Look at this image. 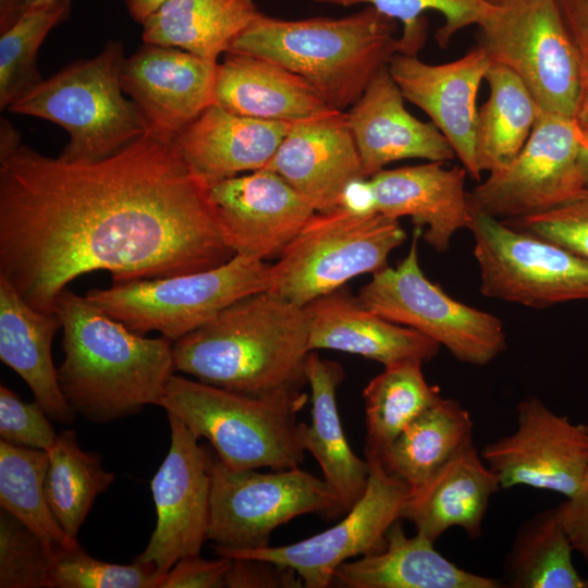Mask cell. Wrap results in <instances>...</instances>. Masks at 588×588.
I'll return each mask as SVG.
<instances>
[{
  "label": "cell",
  "mask_w": 588,
  "mask_h": 588,
  "mask_svg": "<svg viewBox=\"0 0 588 588\" xmlns=\"http://www.w3.org/2000/svg\"><path fill=\"white\" fill-rule=\"evenodd\" d=\"M469 230L485 297L537 309L588 302L587 259L481 213Z\"/></svg>",
  "instance_id": "cell-12"
},
{
  "label": "cell",
  "mask_w": 588,
  "mask_h": 588,
  "mask_svg": "<svg viewBox=\"0 0 588 588\" xmlns=\"http://www.w3.org/2000/svg\"><path fill=\"white\" fill-rule=\"evenodd\" d=\"M26 11V0H0V34L11 28Z\"/></svg>",
  "instance_id": "cell-48"
},
{
  "label": "cell",
  "mask_w": 588,
  "mask_h": 588,
  "mask_svg": "<svg viewBox=\"0 0 588 588\" xmlns=\"http://www.w3.org/2000/svg\"><path fill=\"white\" fill-rule=\"evenodd\" d=\"M270 284L271 264L235 255L216 268L113 283L90 290L85 297L138 334L159 332L175 342L237 299L269 290Z\"/></svg>",
  "instance_id": "cell-7"
},
{
  "label": "cell",
  "mask_w": 588,
  "mask_h": 588,
  "mask_svg": "<svg viewBox=\"0 0 588 588\" xmlns=\"http://www.w3.org/2000/svg\"><path fill=\"white\" fill-rule=\"evenodd\" d=\"M491 60L476 46L457 60L429 64L395 53L389 72L404 98L420 108L445 136L468 175L479 181L475 151L477 95Z\"/></svg>",
  "instance_id": "cell-19"
},
{
  "label": "cell",
  "mask_w": 588,
  "mask_h": 588,
  "mask_svg": "<svg viewBox=\"0 0 588 588\" xmlns=\"http://www.w3.org/2000/svg\"><path fill=\"white\" fill-rule=\"evenodd\" d=\"M500 488L497 476L470 441L422 486L409 491L402 518L433 542L451 527L477 539L490 499Z\"/></svg>",
  "instance_id": "cell-25"
},
{
  "label": "cell",
  "mask_w": 588,
  "mask_h": 588,
  "mask_svg": "<svg viewBox=\"0 0 588 588\" xmlns=\"http://www.w3.org/2000/svg\"><path fill=\"white\" fill-rule=\"evenodd\" d=\"M162 578L150 564L103 562L77 543L52 554L48 588H159Z\"/></svg>",
  "instance_id": "cell-39"
},
{
  "label": "cell",
  "mask_w": 588,
  "mask_h": 588,
  "mask_svg": "<svg viewBox=\"0 0 588 588\" xmlns=\"http://www.w3.org/2000/svg\"><path fill=\"white\" fill-rule=\"evenodd\" d=\"M260 13L255 0H168L142 24V37L217 62Z\"/></svg>",
  "instance_id": "cell-30"
},
{
  "label": "cell",
  "mask_w": 588,
  "mask_h": 588,
  "mask_svg": "<svg viewBox=\"0 0 588 588\" xmlns=\"http://www.w3.org/2000/svg\"><path fill=\"white\" fill-rule=\"evenodd\" d=\"M265 168L280 174L317 212L338 208L346 184L367 177L346 112L336 109L292 122Z\"/></svg>",
  "instance_id": "cell-20"
},
{
  "label": "cell",
  "mask_w": 588,
  "mask_h": 588,
  "mask_svg": "<svg viewBox=\"0 0 588 588\" xmlns=\"http://www.w3.org/2000/svg\"><path fill=\"white\" fill-rule=\"evenodd\" d=\"M53 0H26L27 3V10L30 8L39 7L46 3H49Z\"/></svg>",
  "instance_id": "cell-52"
},
{
  "label": "cell",
  "mask_w": 588,
  "mask_h": 588,
  "mask_svg": "<svg viewBox=\"0 0 588 588\" xmlns=\"http://www.w3.org/2000/svg\"><path fill=\"white\" fill-rule=\"evenodd\" d=\"M473 426L470 414L460 402L441 396L406 426L379 458L389 474L415 490L473 441Z\"/></svg>",
  "instance_id": "cell-31"
},
{
  "label": "cell",
  "mask_w": 588,
  "mask_h": 588,
  "mask_svg": "<svg viewBox=\"0 0 588 588\" xmlns=\"http://www.w3.org/2000/svg\"><path fill=\"white\" fill-rule=\"evenodd\" d=\"M404 100L387 65L346 112L367 177L403 159L446 162L456 157L439 128L412 115Z\"/></svg>",
  "instance_id": "cell-22"
},
{
  "label": "cell",
  "mask_w": 588,
  "mask_h": 588,
  "mask_svg": "<svg viewBox=\"0 0 588 588\" xmlns=\"http://www.w3.org/2000/svg\"><path fill=\"white\" fill-rule=\"evenodd\" d=\"M225 240L235 255L280 256L316 212L277 172L262 168L209 185Z\"/></svg>",
  "instance_id": "cell-17"
},
{
  "label": "cell",
  "mask_w": 588,
  "mask_h": 588,
  "mask_svg": "<svg viewBox=\"0 0 588 588\" xmlns=\"http://www.w3.org/2000/svg\"><path fill=\"white\" fill-rule=\"evenodd\" d=\"M421 366L417 360L387 366L365 387L366 456L380 457L406 426L441 397Z\"/></svg>",
  "instance_id": "cell-34"
},
{
  "label": "cell",
  "mask_w": 588,
  "mask_h": 588,
  "mask_svg": "<svg viewBox=\"0 0 588 588\" xmlns=\"http://www.w3.org/2000/svg\"><path fill=\"white\" fill-rule=\"evenodd\" d=\"M305 373L311 391V421L302 424V441L318 462L323 479L338 494L346 513L365 493L370 465L352 451L342 428L336 389L344 379V370L339 363L322 359L311 351Z\"/></svg>",
  "instance_id": "cell-29"
},
{
  "label": "cell",
  "mask_w": 588,
  "mask_h": 588,
  "mask_svg": "<svg viewBox=\"0 0 588 588\" xmlns=\"http://www.w3.org/2000/svg\"><path fill=\"white\" fill-rule=\"evenodd\" d=\"M415 226L408 254L396 267L372 274L358 292L360 303L394 323L408 327L444 346L457 360L485 366L506 348L502 321L451 297L421 270Z\"/></svg>",
  "instance_id": "cell-10"
},
{
  "label": "cell",
  "mask_w": 588,
  "mask_h": 588,
  "mask_svg": "<svg viewBox=\"0 0 588 588\" xmlns=\"http://www.w3.org/2000/svg\"><path fill=\"white\" fill-rule=\"evenodd\" d=\"M467 174L464 167L442 161L383 169L370 176L377 212L395 220L409 217L431 248L446 252L454 234L469 229L474 219Z\"/></svg>",
  "instance_id": "cell-21"
},
{
  "label": "cell",
  "mask_w": 588,
  "mask_h": 588,
  "mask_svg": "<svg viewBox=\"0 0 588 588\" xmlns=\"http://www.w3.org/2000/svg\"><path fill=\"white\" fill-rule=\"evenodd\" d=\"M308 338L305 306L257 292L173 342L174 370L249 395L301 391Z\"/></svg>",
  "instance_id": "cell-3"
},
{
  "label": "cell",
  "mask_w": 588,
  "mask_h": 588,
  "mask_svg": "<svg viewBox=\"0 0 588 588\" xmlns=\"http://www.w3.org/2000/svg\"><path fill=\"white\" fill-rule=\"evenodd\" d=\"M229 588L303 587L295 571L258 559H232L225 576Z\"/></svg>",
  "instance_id": "cell-43"
},
{
  "label": "cell",
  "mask_w": 588,
  "mask_h": 588,
  "mask_svg": "<svg viewBox=\"0 0 588 588\" xmlns=\"http://www.w3.org/2000/svg\"><path fill=\"white\" fill-rule=\"evenodd\" d=\"M307 400L302 390L249 395L173 375L158 406L206 438L229 468L284 470L305 461L297 413Z\"/></svg>",
  "instance_id": "cell-5"
},
{
  "label": "cell",
  "mask_w": 588,
  "mask_h": 588,
  "mask_svg": "<svg viewBox=\"0 0 588 588\" xmlns=\"http://www.w3.org/2000/svg\"><path fill=\"white\" fill-rule=\"evenodd\" d=\"M71 9V0L30 8L0 34L1 109H8L44 81L36 64L38 49L48 33L70 16Z\"/></svg>",
  "instance_id": "cell-37"
},
{
  "label": "cell",
  "mask_w": 588,
  "mask_h": 588,
  "mask_svg": "<svg viewBox=\"0 0 588 588\" xmlns=\"http://www.w3.org/2000/svg\"><path fill=\"white\" fill-rule=\"evenodd\" d=\"M305 308L310 352H345L384 367L405 360L424 364L439 353L436 341L375 314L343 287L316 298Z\"/></svg>",
  "instance_id": "cell-23"
},
{
  "label": "cell",
  "mask_w": 588,
  "mask_h": 588,
  "mask_svg": "<svg viewBox=\"0 0 588 588\" xmlns=\"http://www.w3.org/2000/svg\"><path fill=\"white\" fill-rule=\"evenodd\" d=\"M47 453L45 491L49 506L63 530L76 540L95 499L109 489L114 474L103 468L98 454L78 445L74 430L59 433Z\"/></svg>",
  "instance_id": "cell-35"
},
{
  "label": "cell",
  "mask_w": 588,
  "mask_h": 588,
  "mask_svg": "<svg viewBox=\"0 0 588 588\" xmlns=\"http://www.w3.org/2000/svg\"><path fill=\"white\" fill-rule=\"evenodd\" d=\"M228 244L209 185L148 132L114 155L66 162L23 145L0 161V277L35 309L82 274L113 283L216 268Z\"/></svg>",
  "instance_id": "cell-1"
},
{
  "label": "cell",
  "mask_w": 588,
  "mask_h": 588,
  "mask_svg": "<svg viewBox=\"0 0 588 588\" xmlns=\"http://www.w3.org/2000/svg\"><path fill=\"white\" fill-rule=\"evenodd\" d=\"M583 143L576 119L538 109L518 155L468 192L473 213L509 221L575 198L585 188L579 166Z\"/></svg>",
  "instance_id": "cell-13"
},
{
  "label": "cell",
  "mask_w": 588,
  "mask_h": 588,
  "mask_svg": "<svg viewBox=\"0 0 588 588\" xmlns=\"http://www.w3.org/2000/svg\"><path fill=\"white\" fill-rule=\"evenodd\" d=\"M578 125L584 135V143H583L580 156H579V166H580L584 185L585 187L588 188V124L587 125L578 124Z\"/></svg>",
  "instance_id": "cell-51"
},
{
  "label": "cell",
  "mask_w": 588,
  "mask_h": 588,
  "mask_svg": "<svg viewBox=\"0 0 588 588\" xmlns=\"http://www.w3.org/2000/svg\"><path fill=\"white\" fill-rule=\"evenodd\" d=\"M574 548L554 509L536 513L519 526L503 564V587L588 588L577 572Z\"/></svg>",
  "instance_id": "cell-33"
},
{
  "label": "cell",
  "mask_w": 588,
  "mask_h": 588,
  "mask_svg": "<svg viewBox=\"0 0 588 588\" xmlns=\"http://www.w3.org/2000/svg\"><path fill=\"white\" fill-rule=\"evenodd\" d=\"M503 222L588 260L587 187L575 198L550 210Z\"/></svg>",
  "instance_id": "cell-41"
},
{
  "label": "cell",
  "mask_w": 588,
  "mask_h": 588,
  "mask_svg": "<svg viewBox=\"0 0 588 588\" xmlns=\"http://www.w3.org/2000/svg\"><path fill=\"white\" fill-rule=\"evenodd\" d=\"M479 28L477 46L523 81L540 111L576 118L580 64L555 0H503Z\"/></svg>",
  "instance_id": "cell-9"
},
{
  "label": "cell",
  "mask_w": 588,
  "mask_h": 588,
  "mask_svg": "<svg viewBox=\"0 0 588 588\" xmlns=\"http://www.w3.org/2000/svg\"><path fill=\"white\" fill-rule=\"evenodd\" d=\"M291 124L238 115L212 103L173 143L191 170L211 185L265 168Z\"/></svg>",
  "instance_id": "cell-24"
},
{
  "label": "cell",
  "mask_w": 588,
  "mask_h": 588,
  "mask_svg": "<svg viewBox=\"0 0 588 588\" xmlns=\"http://www.w3.org/2000/svg\"><path fill=\"white\" fill-rule=\"evenodd\" d=\"M317 3L352 7L365 4L403 24L397 38V53L417 56L425 47L428 33V11L439 12L444 24L436 32V40L445 49L461 29L479 26L491 13L494 4L487 0H314Z\"/></svg>",
  "instance_id": "cell-38"
},
{
  "label": "cell",
  "mask_w": 588,
  "mask_h": 588,
  "mask_svg": "<svg viewBox=\"0 0 588 588\" xmlns=\"http://www.w3.org/2000/svg\"><path fill=\"white\" fill-rule=\"evenodd\" d=\"M213 103L238 115L286 122L332 109L298 74L238 52H226L217 65Z\"/></svg>",
  "instance_id": "cell-27"
},
{
  "label": "cell",
  "mask_w": 588,
  "mask_h": 588,
  "mask_svg": "<svg viewBox=\"0 0 588 588\" xmlns=\"http://www.w3.org/2000/svg\"><path fill=\"white\" fill-rule=\"evenodd\" d=\"M125 59L122 42L109 40L96 57L65 66L7 110L62 126L70 135L58 157L63 161L108 158L148 132L137 105L123 96Z\"/></svg>",
  "instance_id": "cell-6"
},
{
  "label": "cell",
  "mask_w": 588,
  "mask_h": 588,
  "mask_svg": "<svg viewBox=\"0 0 588 588\" xmlns=\"http://www.w3.org/2000/svg\"><path fill=\"white\" fill-rule=\"evenodd\" d=\"M575 45L581 72V94L576 121L588 124V0H555Z\"/></svg>",
  "instance_id": "cell-45"
},
{
  "label": "cell",
  "mask_w": 588,
  "mask_h": 588,
  "mask_svg": "<svg viewBox=\"0 0 588 588\" xmlns=\"http://www.w3.org/2000/svg\"><path fill=\"white\" fill-rule=\"evenodd\" d=\"M406 233L381 213L355 216L338 207L315 212L271 265L270 291L299 306L388 267Z\"/></svg>",
  "instance_id": "cell-8"
},
{
  "label": "cell",
  "mask_w": 588,
  "mask_h": 588,
  "mask_svg": "<svg viewBox=\"0 0 588 588\" xmlns=\"http://www.w3.org/2000/svg\"><path fill=\"white\" fill-rule=\"evenodd\" d=\"M490 94L478 109L475 133L480 172L510 163L526 144L538 107L523 81L504 64L492 62L485 75Z\"/></svg>",
  "instance_id": "cell-32"
},
{
  "label": "cell",
  "mask_w": 588,
  "mask_h": 588,
  "mask_svg": "<svg viewBox=\"0 0 588 588\" xmlns=\"http://www.w3.org/2000/svg\"><path fill=\"white\" fill-rule=\"evenodd\" d=\"M339 207L355 216L378 213L370 177H358L347 183L341 194Z\"/></svg>",
  "instance_id": "cell-47"
},
{
  "label": "cell",
  "mask_w": 588,
  "mask_h": 588,
  "mask_svg": "<svg viewBox=\"0 0 588 588\" xmlns=\"http://www.w3.org/2000/svg\"><path fill=\"white\" fill-rule=\"evenodd\" d=\"M489 3L491 4H499L500 2H502L503 0H487Z\"/></svg>",
  "instance_id": "cell-53"
},
{
  "label": "cell",
  "mask_w": 588,
  "mask_h": 588,
  "mask_svg": "<svg viewBox=\"0 0 588 588\" xmlns=\"http://www.w3.org/2000/svg\"><path fill=\"white\" fill-rule=\"evenodd\" d=\"M370 465L367 489L346 516L331 528L286 546L233 550L215 546L218 556L258 559L290 567L306 588L332 584L338 566L350 559L381 551L387 532L402 518L409 487L389 474L377 456H366Z\"/></svg>",
  "instance_id": "cell-14"
},
{
  "label": "cell",
  "mask_w": 588,
  "mask_h": 588,
  "mask_svg": "<svg viewBox=\"0 0 588 588\" xmlns=\"http://www.w3.org/2000/svg\"><path fill=\"white\" fill-rule=\"evenodd\" d=\"M232 559L218 556L204 560L199 555L183 558L164 575L159 588H221Z\"/></svg>",
  "instance_id": "cell-44"
},
{
  "label": "cell",
  "mask_w": 588,
  "mask_h": 588,
  "mask_svg": "<svg viewBox=\"0 0 588 588\" xmlns=\"http://www.w3.org/2000/svg\"><path fill=\"white\" fill-rule=\"evenodd\" d=\"M211 493L207 540L249 550L269 546L272 531L311 513L344 512L324 480L299 467L261 473L232 469L211 455Z\"/></svg>",
  "instance_id": "cell-11"
},
{
  "label": "cell",
  "mask_w": 588,
  "mask_h": 588,
  "mask_svg": "<svg viewBox=\"0 0 588 588\" xmlns=\"http://www.w3.org/2000/svg\"><path fill=\"white\" fill-rule=\"evenodd\" d=\"M22 146L21 134L4 118L0 123V161L12 155Z\"/></svg>",
  "instance_id": "cell-49"
},
{
  "label": "cell",
  "mask_w": 588,
  "mask_h": 588,
  "mask_svg": "<svg viewBox=\"0 0 588 588\" xmlns=\"http://www.w3.org/2000/svg\"><path fill=\"white\" fill-rule=\"evenodd\" d=\"M516 412L515 431L480 452L501 488L576 495L588 485V426L555 414L538 397L520 401Z\"/></svg>",
  "instance_id": "cell-15"
},
{
  "label": "cell",
  "mask_w": 588,
  "mask_h": 588,
  "mask_svg": "<svg viewBox=\"0 0 588 588\" xmlns=\"http://www.w3.org/2000/svg\"><path fill=\"white\" fill-rule=\"evenodd\" d=\"M59 329L61 321L56 313L35 309L0 277V359L26 382L50 419L69 425L76 413L61 392L51 355Z\"/></svg>",
  "instance_id": "cell-28"
},
{
  "label": "cell",
  "mask_w": 588,
  "mask_h": 588,
  "mask_svg": "<svg viewBox=\"0 0 588 588\" xmlns=\"http://www.w3.org/2000/svg\"><path fill=\"white\" fill-rule=\"evenodd\" d=\"M48 453L0 442V506L36 532L49 551L77 544L53 515L45 491Z\"/></svg>",
  "instance_id": "cell-36"
},
{
  "label": "cell",
  "mask_w": 588,
  "mask_h": 588,
  "mask_svg": "<svg viewBox=\"0 0 588 588\" xmlns=\"http://www.w3.org/2000/svg\"><path fill=\"white\" fill-rule=\"evenodd\" d=\"M56 314L64 353L58 380L76 414L106 424L159 404L175 371L171 340L132 331L68 287Z\"/></svg>",
  "instance_id": "cell-2"
},
{
  "label": "cell",
  "mask_w": 588,
  "mask_h": 588,
  "mask_svg": "<svg viewBox=\"0 0 588 588\" xmlns=\"http://www.w3.org/2000/svg\"><path fill=\"white\" fill-rule=\"evenodd\" d=\"M555 511L574 551L584 558L588 567V485L576 495L566 498ZM586 581L588 585V574Z\"/></svg>",
  "instance_id": "cell-46"
},
{
  "label": "cell",
  "mask_w": 588,
  "mask_h": 588,
  "mask_svg": "<svg viewBox=\"0 0 588 588\" xmlns=\"http://www.w3.org/2000/svg\"><path fill=\"white\" fill-rule=\"evenodd\" d=\"M170 448L150 481L157 524L134 561L164 575L183 558L199 555L210 513L211 454L174 415L168 414Z\"/></svg>",
  "instance_id": "cell-16"
},
{
  "label": "cell",
  "mask_w": 588,
  "mask_h": 588,
  "mask_svg": "<svg viewBox=\"0 0 588 588\" xmlns=\"http://www.w3.org/2000/svg\"><path fill=\"white\" fill-rule=\"evenodd\" d=\"M385 547L342 563L332 584L345 588H500V579L465 571L416 532L408 537L400 519L387 532Z\"/></svg>",
  "instance_id": "cell-26"
},
{
  "label": "cell",
  "mask_w": 588,
  "mask_h": 588,
  "mask_svg": "<svg viewBox=\"0 0 588 588\" xmlns=\"http://www.w3.org/2000/svg\"><path fill=\"white\" fill-rule=\"evenodd\" d=\"M49 418L36 401L25 402L5 385H0L1 441L47 451L58 437Z\"/></svg>",
  "instance_id": "cell-42"
},
{
  "label": "cell",
  "mask_w": 588,
  "mask_h": 588,
  "mask_svg": "<svg viewBox=\"0 0 588 588\" xmlns=\"http://www.w3.org/2000/svg\"><path fill=\"white\" fill-rule=\"evenodd\" d=\"M132 19L143 24L154 12H156L168 0H124Z\"/></svg>",
  "instance_id": "cell-50"
},
{
  "label": "cell",
  "mask_w": 588,
  "mask_h": 588,
  "mask_svg": "<svg viewBox=\"0 0 588 588\" xmlns=\"http://www.w3.org/2000/svg\"><path fill=\"white\" fill-rule=\"evenodd\" d=\"M217 65L179 48L144 42L124 61L122 87L148 133L173 140L215 102Z\"/></svg>",
  "instance_id": "cell-18"
},
{
  "label": "cell",
  "mask_w": 588,
  "mask_h": 588,
  "mask_svg": "<svg viewBox=\"0 0 588 588\" xmlns=\"http://www.w3.org/2000/svg\"><path fill=\"white\" fill-rule=\"evenodd\" d=\"M51 558L52 553L36 532L1 509V588H48Z\"/></svg>",
  "instance_id": "cell-40"
},
{
  "label": "cell",
  "mask_w": 588,
  "mask_h": 588,
  "mask_svg": "<svg viewBox=\"0 0 588 588\" xmlns=\"http://www.w3.org/2000/svg\"><path fill=\"white\" fill-rule=\"evenodd\" d=\"M396 21L375 8L341 19L282 20L260 13L228 52L260 57L305 78L326 103L351 108L397 53Z\"/></svg>",
  "instance_id": "cell-4"
}]
</instances>
